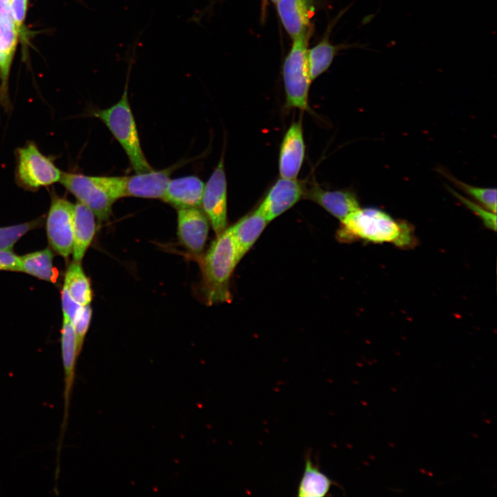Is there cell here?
Instances as JSON below:
<instances>
[{"mask_svg":"<svg viewBox=\"0 0 497 497\" xmlns=\"http://www.w3.org/2000/svg\"><path fill=\"white\" fill-rule=\"evenodd\" d=\"M337 238L342 242L363 240L373 243H392L406 247L414 242L412 228L383 211L374 208L355 210L341 221Z\"/></svg>","mask_w":497,"mask_h":497,"instance_id":"cell-1","label":"cell"},{"mask_svg":"<svg viewBox=\"0 0 497 497\" xmlns=\"http://www.w3.org/2000/svg\"><path fill=\"white\" fill-rule=\"evenodd\" d=\"M239 262L233 238L226 228L217 235L201 262L202 289L208 304L230 301V280Z\"/></svg>","mask_w":497,"mask_h":497,"instance_id":"cell-2","label":"cell"},{"mask_svg":"<svg viewBox=\"0 0 497 497\" xmlns=\"http://www.w3.org/2000/svg\"><path fill=\"white\" fill-rule=\"evenodd\" d=\"M135 43L130 58L128 59L126 81L121 99L113 106L93 111V116L99 119L109 129L119 143L128 157L136 173L153 170L148 162L141 146L140 139L128 97L129 75L135 61Z\"/></svg>","mask_w":497,"mask_h":497,"instance_id":"cell-3","label":"cell"},{"mask_svg":"<svg viewBox=\"0 0 497 497\" xmlns=\"http://www.w3.org/2000/svg\"><path fill=\"white\" fill-rule=\"evenodd\" d=\"M175 168L176 166H173L131 176H97L96 179L114 201L125 197L162 199L170 179V176Z\"/></svg>","mask_w":497,"mask_h":497,"instance_id":"cell-4","label":"cell"},{"mask_svg":"<svg viewBox=\"0 0 497 497\" xmlns=\"http://www.w3.org/2000/svg\"><path fill=\"white\" fill-rule=\"evenodd\" d=\"M15 155V182L19 187L33 192L59 182L62 171L50 157L40 151L34 142L29 141L17 148Z\"/></svg>","mask_w":497,"mask_h":497,"instance_id":"cell-5","label":"cell"},{"mask_svg":"<svg viewBox=\"0 0 497 497\" xmlns=\"http://www.w3.org/2000/svg\"><path fill=\"white\" fill-rule=\"evenodd\" d=\"M311 34L293 40L282 67L286 105L302 110L309 109L308 96L311 80L309 77L306 51Z\"/></svg>","mask_w":497,"mask_h":497,"instance_id":"cell-6","label":"cell"},{"mask_svg":"<svg viewBox=\"0 0 497 497\" xmlns=\"http://www.w3.org/2000/svg\"><path fill=\"white\" fill-rule=\"evenodd\" d=\"M49 193L50 204L46 219L48 240L55 252L68 258L72 251L74 204L59 196L54 188Z\"/></svg>","mask_w":497,"mask_h":497,"instance_id":"cell-7","label":"cell"},{"mask_svg":"<svg viewBox=\"0 0 497 497\" xmlns=\"http://www.w3.org/2000/svg\"><path fill=\"white\" fill-rule=\"evenodd\" d=\"M59 182L79 202L90 208L99 220H108L115 201L107 195L94 176L62 171Z\"/></svg>","mask_w":497,"mask_h":497,"instance_id":"cell-8","label":"cell"},{"mask_svg":"<svg viewBox=\"0 0 497 497\" xmlns=\"http://www.w3.org/2000/svg\"><path fill=\"white\" fill-rule=\"evenodd\" d=\"M201 205L216 235L227 226V184L222 155L204 184Z\"/></svg>","mask_w":497,"mask_h":497,"instance_id":"cell-9","label":"cell"},{"mask_svg":"<svg viewBox=\"0 0 497 497\" xmlns=\"http://www.w3.org/2000/svg\"><path fill=\"white\" fill-rule=\"evenodd\" d=\"M305 187L296 178H280L256 209L269 222L291 208L302 197Z\"/></svg>","mask_w":497,"mask_h":497,"instance_id":"cell-10","label":"cell"},{"mask_svg":"<svg viewBox=\"0 0 497 497\" xmlns=\"http://www.w3.org/2000/svg\"><path fill=\"white\" fill-rule=\"evenodd\" d=\"M177 235L181 243L191 253L203 251L208 233V220L198 207L177 209Z\"/></svg>","mask_w":497,"mask_h":497,"instance_id":"cell-11","label":"cell"},{"mask_svg":"<svg viewBox=\"0 0 497 497\" xmlns=\"http://www.w3.org/2000/svg\"><path fill=\"white\" fill-rule=\"evenodd\" d=\"M61 347L64 376V416L59 441L60 444L63 442V438L68 424L70 396L75 376L76 363L79 355L77 350L75 334L72 323L66 319H63L61 331Z\"/></svg>","mask_w":497,"mask_h":497,"instance_id":"cell-12","label":"cell"},{"mask_svg":"<svg viewBox=\"0 0 497 497\" xmlns=\"http://www.w3.org/2000/svg\"><path fill=\"white\" fill-rule=\"evenodd\" d=\"M275 5L281 23L292 40L311 34L313 0H278Z\"/></svg>","mask_w":497,"mask_h":497,"instance_id":"cell-13","label":"cell"},{"mask_svg":"<svg viewBox=\"0 0 497 497\" xmlns=\"http://www.w3.org/2000/svg\"><path fill=\"white\" fill-rule=\"evenodd\" d=\"M304 150L302 121L299 120L292 123L282 142L279 157L281 177L297 178L304 160Z\"/></svg>","mask_w":497,"mask_h":497,"instance_id":"cell-14","label":"cell"},{"mask_svg":"<svg viewBox=\"0 0 497 497\" xmlns=\"http://www.w3.org/2000/svg\"><path fill=\"white\" fill-rule=\"evenodd\" d=\"M304 196L340 221L360 208L355 195L349 191H327L313 184L310 188H305Z\"/></svg>","mask_w":497,"mask_h":497,"instance_id":"cell-15","label":"cell"},{"mask_svg":"<svg viewBox=\"0 0 497 497\" xmlns=\"http://www.w3.org/2000/svg\"><path fill=\"white\" fill-rule=\"evenodd\" d=\"M204 188V182L196 176L170 179L162 199L177 209L199 207L202 203Z\"/></svg>","mask_w":497,"mask_h":497,"instance_id":"cell-16","label":"cell"},{"mask_svg":"<svg viewBox=\"0 0 497 497\" xmlns=\"http://www.w3.org/2000/svg\"><path fill=\"white\" fill-rule=\"evenodd\" d=\"M95 215L85 205L74 204L73 215V261L81 262L90 245L96 231Z\"/></svg>","mask_w":497,"mask_h":497,"instance_id":"cell-17","label":"cell"},{"mask_svg":"<svg viewBox=\"0 0 497 497\" xmlns=\"http://www.w3.org/2000/svg\"><path fill=\"white\" fill-rule=\"evenodd\" d=\"M268 223L256 210L228 227L236 246L239 261L255 243Z\"/></svg>","mask_w":497,"mask_h":497,"instance_id":"cell-18","label":"cell"},{"mask_svg":"<svg viewBox=\"0 0 497 497\" xmlns=\"http://www.w3.org/2000/svg\"><path fill=\"white\" fill-rule=\"evenodd\" d=\"M19 34L14 29L0 25V106L8 112L11 109L8 92L10 72Z\"/></svg>","mask_w":497,"mask_h":497,"instance_id":"cell-19","label":"cell"},{"mask_svg":"<svg viewBox=\"0 0 497 497\" xmlns=\"http://www.w3.org/2000/svg\"><path fill=\"white\" fill-rule=\"evenodd\" d=\"M357 47L366 48L362 44L333 45L328 36L306 51V62L311 81L324 73L331 65L338 52L343 48Z\"/></svg>","mask_w":497,"mask_h":497,"instance_id":"cell-20","label":"cell"},{"mask_svg":"<svg viewBox=\"0 0 497 497\" xmlns=\"http://www.w3.org/2000/svg\"><path fill=\"white\" fill-rule=\"evenodd\" d=\"M333 481L314 464L311 454L304 460V469L300 479L298 496L300 497H323L327 495Z\"/></svg>","mask_w":497,"mask_h":497,"instance_id":"cell-21","label":"cell"},{"mask_svg":"<svg viewBox=\"0 0 497 497\" xmlns=\"http://www.w3.org/2000/svg\"><path fill=\"white\" fill-rule=\"evenodd\" d=\"M53 257L52 250L49 248L26 254L21 257V272L55 283L59 272L53 266Z\"/></svg>","mask_w":497,"mask_h":497,"instance_id":"cell-22","label":"cell"},{"mask_svg":"<svg viewBox=\"0 0 497 497\" xmlns=\"http://www.w3.org/2000/svg\"><path fill=\"white\" fill-rule=\"evenodd\" d=\"M63 287L80 305L90 304L92 298L91 286L88 277L81 266V262L73 261L68 266Z\"/></svg>","mask_w":497,"mask_h":497,"instance_id":"cell-23","label":"cell"},{"mask_svg":"<svg viewBox=\"0 0 497 497\" xmlns=\"http://www.w3.org/2000/svg\"><path fill=\"white\" fill-rule=\"evenodd\" d=\"M441 173L447 177L452 183H454L459 189L471 196L476 200L480 204L483 205L487 209L496 213V189L491 188H480L466 184L460 181L456 177L445 172L440 170Z\"/></svg>","mask_w":497,"mask_h":497,"instance_id":"cell-24","label":"cell"},{"mask_svg":"<svg viewBox=\"0 0 497 497\" xmlns=\"http://www.w3.org/2000/svg\"><path fill=\"white\" fill-rule=\"evenodd\" d=\"M45 215L28 222L0 227V250H12L15 243L30 231L43 225Z\"/></svg>","mask_w":497,"mask_h":497,"instance_id":"cell-25","label":"cell"},{"mask_svg":"<svg viewBox=\"0 0 497 497\" xmlns=\"http://www.w3.org/2000/svg\"><path fill=\"white\" fill-rule=\"evenodd\" d=\"M91 316L92 309L90 306L89 305L81 306L72 322L78 355H79L82 349Z\"/></svg>","mask_w":497,"mask_h":497,"instance_id":"cell-26","label":"cell"},{"mask_svg":"<svg viewBox=\"0 0 497 497\" xmlns=\"http://www.w3.org/2000/svg\"><path fill=\"white\" fill-rule=\"evenodd\" d=\"M450 192L459 199L465 206L476 214L483 222L485 226L496 231V215L487 209L483 205L476 204L457 193L453 188H449Z\"/></svg>","mask_w":497,"mask_h":497,"instance_id":"cell-27","label":"cell"},{"mask_svg":"<svg viewBox=\"0 0 497 497\" xmlns=\"http://www.w3.org/2000/svg\"><path fill=\"white\" fill-rule=\"evenodd\" d=\"M28 0H10L11 13L19 35L23 33V28L27 14Z\"/></svg>","mask_w":497,"mask_h":497,"instance_id":"cell-28","label":"cell"},{"mask_svg":"<svg viewBox=\"0 0 497 497\" xmlns=\"http://www.w3.org/2000/svg\"><path fill=\"white\" fill-rule=\"evenodd\" d=\"M0 270L21 271V257L11 250H0Z\"/></svg>","mask_w":497,"mask_h":497,"instance_id":"cell-29","label":"cell"},{"mask_svg":"<svg viewBox=\"0 0 497 497\" xmlns=\"http://www.w3.org/2000/svg\"><path fill=\"white\" fill-rule=\"evenodd\" d=\"M61 303L63 319L68 320L72 323L81 305L75 302L64 287L61 291Z\"/></svg>","mask_w":497,"mask_h":497,"instance_id":"cell-30","label":"cell"},{"mask_svg":"<svg viewBox=\"0 0 497 497\" xmlns=\"http://www.w3.org/2000/svg\"><path fill=\"white\" fill-rule=\"evenodd\" d=\"M0 25L18 32L11 13L10 0H0Z\"/></svg>","mask_w":497,"mask_h":497,"instance_id":"cell-31","label":"cell"},{"mask_svg":"<svg viewBox=\"0 0 497 497\" xmlns=\"http://www.w3.org/2000/svg\"><path fill=\"white\" fill-rule=\"evenodd\" d=\"M270 1H271L273 3L275 4L276 2H277L278 0H270ZM267 1H268V0H263L262 2V12L264 14H265V12H266Z\"/></svg>","mask_w":497,"mask_h":497,"instance_id":"cell-32","label":"cell"},{"mask_svg":"<svg viewBox=\"0 0 497 497\" xmlns=\"http://www.w3.org/2000/svg\"><path fill=\"white\" fill-rule=\"evenodd\" d=\"M262 1H263V0H262Z\"/></svg>","mask_w":497,"mask_h":497,"instance_id":"cell-33","label":"cell"}]
</instances>
